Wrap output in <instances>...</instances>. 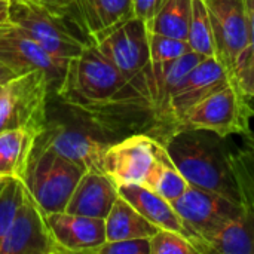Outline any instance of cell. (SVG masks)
<instances>
[{
  "mask_svg": "<svg viewBox=\"0 0 254 254\" xmlns=\"http://www.w3.org/2000/svg\"><path fill=\"white\" fill-rule=\"evenodd\" d=\"M205 55L189 52L171 63H149L107 103L86 109L107 131L144 132L162 144L173 134L168 103L176 86Z\"/></svg>",
  "mask_w": 254,
  "mask_h": 254,
  "instance_id": "cell-1",
  "label": "cell"
},
{
  "mask_svg": "<svg viewBox=\"0 0 254 254\" xmlns=\"http://www.w3.org/2000/svg\"><path fill=\"white\" fill-rule=\"evenodd\" d=\"M173 164L189 185L217 192L243 204L232 168V152L225 137L207 131L183 128L164 143Z\"/></svg>",
  "mask_w": 254,
  "mask_h": 254,
  "instance_id": "cell-2",
  "label": "cell"
},
{
  "mask_svg": "<svg viewBox=\"0 0 254 254\" xmlns=\"http://www.w3.org/2000/svg\"><path fill=\"white\" fill-rule=\"evenodd\" d=\"M127 79L119 68L92 43L70 60L55 92L64 103L86 110L113 98Z\"/></svg>",
  "mask_w": 254,
  "mask_h": 254,
  "instance_id": "cell-3",
  "label": "cell"
},
{
  "mask_svg": "<svg viewBox=\"0 0 254 254\" xmlns=\"http://www.w3.org/2000/svg\"><path fill=\"white\" fill-rule=\"evenodd\" d=\"M9 1L12 24L28 34L55 60L68 64L70 60L77 57L85 45L89 43L77 36L74 28H79V25L71 18L57 13L31 0Z\"/></svg>",
  "mask_w": 254,
  "mask_h": 254,
  "instance_id": "cell-4",
  "label": "cell"
},
{
  "mask_svg": "<svg viewBox=\"0 0 254 254\" xmlns=\"http://www.w3.org/2000/svg\"><path fill=\"white\" fill-rule=\"evenodd\" d=\"M57 82L43 70L15 76L0 92V132L24 128L40 137L46 129V103Z\"/></svg>",
  "mask_w": 254,
  "mask_h": 254,
  "instance_id": "cell-5",
  "label": "cell"
},
{
  "mask_svg": "<svg viewBox=\"0 0 254 254\" xmlns=\"http://www.w3.org/2000/svg\"><path fill=\"white\" fill-rule=\"evenodd\" d=\"M85 171L54 150L36 146L24 182L46 214L60 213L65 211Z\"/></svg>",
  "mask_w": 254,
  "mask_h": 254,
  "instance_id": "cell-6",
  "label": "cell"
},
{
  "mask_svg": "<svg viewBox=\"0 0 254 254\" xmlns=\"http://www.w3.org/2000/svg\"><path fill=\"white\" fill-rule=\"evenodd\" d=\"M171 205L188 229V238L199 252L207 237L232 219L240 217L246 207L225 195L189 185ZM201 254V253H199Z\"/></svg>",
  "mask_w": 254,
  "mask_h": 254,
  "instance_id": "cell-7",
  "label": "cell"
},
{
  "mask_svg": "<svg viewBox=\"0 0 254 254\" xmlns=\"http://www.w3.org/2000/svg\"><path fill=\"white\" fill-rule=\"evenodd\" d=\"M252 109L249 97L234 83L216 91L192 107L180 121L179 129H207L222 137L250 132Z\"/></svg>",
  "mask_w": 254,
  "mask_h": 254,
  "instance_id": "cell-8",
  "label": "cell"
},
{
  "mask_svg": "<svg viewBox=\"0 0 254 254\" xmlns=\"http://www.w3.org/2000/svg\"><path fill=\"white\" fill-rule=\"evenodd\" d=\"M162 143L144 132L129 134L107 146L101 171L119 188L122 185H143Z\"/></svg>",
  "mask_w": 254,
  "mask_h": 254,
  "instance_id": "cell-9",
  "label": "cell"
},
{
  "mask_svg": "<svg viewBox=\"0 0 254 254\" xmlns=\"http://www.w3.org/2000/svg\"><path fill=\"white\" fill-rule=\"evenodd\" d=\"M125 76L131 79L150 63L147 22L135 15L91 40Z\"/></svg>",
  "mask_w": 254,
  "mask_h": 254,
  "instance_id": "cell-10",
  "label": "cell"
},
{
  "mask_svg": "<svg viewBox=\"0 0 254 254\" xmlns=\"http://www.w3.org/2000/svg\"><path fill=\"white\" fill-rule=\"evenodd\" d=\"M213 27L214 57L234 82L235 67L249 43V19L244 0H204Z\"/></svg>",
  "mask_w": 254,
  "mask_h": 254,
  "instance_id": "cell-11",
  "label": "cell"
},
{
  "mask_svg": "<svg viewBox=\"0 0 254 254\" xmlns=\"http://www.w3.org/2000/svg\"><path fill=\"white\" fill-rule=\"evenodd\" d=\"M0 254H60L46 213L39 207L28 188L13 223L0 244Z\"/></svg>",
  "mask_w": 254,
  "mask_h": 254,
  "instance_id": "cell-12",
  "label": "cell"
},
{
  "mask_svg": "<svg viewBox=\"0 0 254 254\" xmlns=\"http://www.w3.org/2000/svg\"><path fill=\"white\" fill-rule=\"evenodd\" d=\"M229 83H234L232 77L216 57H207L195 65L176 86L170 98L167 116L173 132L179 129L182 118L192 107Z\"/></svg>",
  "mask_w": 254,
  "mask_h": 254,
  "instance_id": "cell-13",
  "label": "cell"
},
{
  "mask_svg": "<svg viewBox=\"0 0 254 254\" xmlns=\"http://www.w3.org/2000/svg\"><path fill=\"white\" fill-rule=\"evenodd\" d=\"M0 61L15 74L43 70L51 74L57 82V86L64 77L68 65L55 60L15 24L0 28Z\"/></svg>",
  "mask_w": 254,
  "mask_h": 254,
  "instance_id": "cell-14",
  "label": "cell"
},
{
  "mask_svg": "<svg viewBox=\"0 0 254 254\" xmlns=\"http://www.w3.org/2000/svg\"><path fill=\"white\" fill-rule=\"evenodd\" d=\"M109 144L110 143L101 140L100 135H94L86 129L68 125L46 127L36 143V146L51 149L83 170L100 171L103 156Z\"/></svg>",
  "mask_w": 254,
  "mask_h": 254,
  "instance_id": "cell-15",
  "label": "cell"
},
{
  "mask_svg": "<svg viewBox=\"0 0 254 254\" xmlns=\"http://www.w3.org/2000/svg\"><path fill=\"white\" fill-rule=\"evenodd\" d=\"M52 238L63 253H89L107 241L106 220L67 211L46 214Z\"/></svg>",
  "mask_w": 254,
  "mask_h": 254,
  "instance_id": "cell-16",
  "label": "cell"
},
{
  "mask_svg": "<svg viewBox=\"0 0 254 254\" xmlns=\"http://www.w3.org/2000/svg\"><path fill=\"white\" fill-rule=\"evenodd\" d=\"M118 198V186L103 171L86 170L80 177L65 211L106 219Z\"/></svg>",
  "mask_w": 254,
  "mask_h": 254,
  "instance_id": "cell-17",
  "label": "cell"
},
{
  "mask_svg": "<svg viewBox=\"0 0 254 254\" xmlns=\"http://www.w3.org/2000/svg\"><path fill=\"white\" fill-rule=\"evenodd\" d=\"M74 12L89 42L134 15L132 0H74Z\"/></svg>",
  "mask_w": 254,
  "mask_h": 254,
  "instance_id": "cell-18",
  "label": "cell"
},
{
  "mask_svg": "<svg viewBox=\"0 0 254 254\" xmlns=\"http://www.w3.org/2000/svg\"><path fill=\"white\" fill-rule=\"evenodd\" d=\"M119 196L127 199L140 214L161 229H171L188 237V229L170 201L152 192L143 185H122Z\"/></svg>",
  "mask_w": 254,
  "mask_h": 254,
  "instance_id": "cell-19",
  "label": "cell"
},
{
  "mask_svg": "<svg viewBox=\"0 0 254 254\" xmlns=\"http://www.w3.org/2000/svg\"><path fill=\"white\" fill-rule=\"evenodd\" d=\"M201 254H254V210L244 213L225 223L204 240L199 247Z\"/></svg>",
  "mask_w": 254,
  "mask_h": 254,
  "instance_id": "cell-20",
  "label": "cell"
},
{
  "mask_svg": "<svg viewBox=\"0 0 254 254\" xmlns=\"http://www.w3.org/2000/svg\"><path fill=\"white\" fill-rule=\"evenodd\" d=\"M37 138V135L24 128L0 132V177L25 180Z\"/></svg>",
  "mask_w": 254,
  "mask_h": 254,
  "instance_id": "cell-21",
  "label": "cell"
},
{
  "mask_svg": "<svg viewBox=\"0 0 254 254\" xmlns=\"http://www.w3.org/2000/svg\"><path fill=\"white\" fill-rule=\"evenodd\" d=\"M106 220L107 241L131 240V238H150L161 228L149 222L140 214L127 199L119 196L113 204Z\"/></svg>",
  "mask_w": 254,
  "mask_h": 254,
  "instance_id": "cell-22",
  "label": "cell"
},
{
  "mask_svg": "<svg viewBox=\"0 0 254 254\" xmlns=\"http://www.w3.org/2000/svg\"><path fill=\"white\" fill-rule=\"evenodd\" d=\"M143 186L171 202L188 189L189 183L173 164L165 146H162Z\"/></svg>",
  "mask_w": 254,
  "mask_h": 254,
  "instance_id": "cell-23",
  "label": "cell"
},
{
  "mask_svg": "<svg viewBox=\"0 0 254 254\" xmlns=\"http://www.w3.org/2000/svg\"><path fill=\"white\" fill-rule=\"evenodd\" d=\"M192 13V0H165L156 15L147 22L150 33L188 39Z\"/></svg>",
  "mask_w": 254,
  "mask_h": 254,
  "instance_id": "cell-24",
  "label": "cell"
},
{
  "mask_svg": "<svg viewBox=\"0 0 254 254\" xmlns=\"http://www.w3.org/2000/svg\"><path fill=\"white\" fill-rule=\"evenodd\" d=\"M186 40L193 52L205 57H214L213 27L208 7L204 0H192V13Z\"/></svg>",
  "mask_w": 254,
  "mask_h": 254,
  "instance_id": "cell-25",
  "label": "cell"
},
{
  "mask_svg": "<svg viewBox=\"0 0 254 254\" xmlns=\"http://www.w3.org/2000/svg\"><path fill=\"white\" fill-rule=\"evenodd\" d=\"M25 189V182L16 177H4L0 183V244L13 223Z\"/></svg>",
  "mask_w": 254,
  "mask_h": 254,
  "instance_id": "cell-26",
  "label": "cell"
},
{
  "mask_svg": "<svg viewBox=\"0 0 254 254\" xmlns=\"http://www.w3.org/2000/svg\"><path fill=\"white\" fill-rule=\"evenodd\" d=\"M244 4L249 19V43L235 67L234 85L249 98H254V0H244Z\"/></svg>",
  "mask_w": 254,
  "mask_h": 254,
  "instance_id": "cell-27",
  "label": "cell"
},
{
  "mask_svg": "<svg viewBox=\"0 0 254 254\" xmlns=\"http://www.w3.org/2000/svg\"><path fill=\"white\" fill-rule=\"evenodd\" d=\"M149 46H150V63H171L183 55L192 52L188 40L150 33L149 31Z\"/></svg>",
  "mask_w": 254,
  "mask_h": 254,
  "instance_id": "cell-28",
  "label": "cell"
},
{
  "mask_svg": "<svg viewBox=\"0 0 254 254\" xmlns=\"http://www.w3.org/2000/svg\"><path fill=\"white\" fill-rule=\"evenodd\" d=\"M150 254H199V252L183 234L159 229L150 237Z\"/></svg>",
  "mask_w": 254,
  "mask_h": 254,
  "instance_id": "cell-29",
  "label": "cell"
},
{
  "mask_svg": "<svg viewBox=\"0 0 254 254\" xmlns=\"http://www.w3.org/2000/svg\"><path fill=\"white\" fill-rule=\"evenodd\" d=\"M94 254H150V238L106 241Z\"/></svg>",
  "mask_w": 254,
  "mask_h": 254,
  "instance_id": "cell-30",
  "label": "cell"
},
{
  "mask_svg": "<svg viewBox=\"0 0 254 254\" xmlns=\"http://www.w3.org/2000/svg\"><path fill=\"white\" fill-rule=\"evenodd\" d=\"M31 1H34L37 4H42V6H45V7L57 12V13L68 16L79 25L77 16H76V12H74V0H31ZM79 28H80V25H79Z\"/></svg>",
  "mask_w": 254,
  "mask_h": 254,
  "instance_id": "cell-31",
  "label": "cell"
},
{
  "mask_svg": "<svg viewBox=\"0 0 254 254\" xmlns=\"http://www.w3.org/2000/svg\"><path fill=\"white\" fill-rule=\"evenodd\" d=\"M164 3L165 0H132V12L135 16L149 22Z\"/></svg>",
  "mask_w": 254,
  "mask_h": 254,
  "instance_id": "cell-32",
  "label": "cell"
},
{
  "mask_svg": "<svg viewBox=\"0 0 254 254\" xmlns=\"http://www.w3.org/2000/svg\"><path fill=\"white\" fill-rule=\"evenodd\" d=\"M10 1L9 0H0V28L10 25Z\"/></svg>",
  "mask_w": 254,
  "mask_h": 254,
  "instance_id": "cell-33",
  "label": "cell"
},
{
  "mask_svg": "<svg viewBox=\"0 0 254 254\" xmlns=\"http://www.w3.org/2000/svg\"><path fill=\"white\" fill-rule=\"evenodd\" d=\"M15 76H18V74H15L7 65H4L1 61H0V85H6L9 80H12Z\"/></svg>",
  "mask_w": 254,
  "mask_h": 254,
  "instance_id": "cell-34",
  "label": "cell"
},
{
  "mask_svg": "<svg viewBox=\"0 0 254 254\" xmlns=\"http://www.w3.org/2000/svg\"><path fill=\"white\" fill-rule=\"evenodd\" d=\"M244 205H246L247 208L254 210V177L253 180L250 182L247 190H246V195H244Z\"/></svg>",
  "mask_w": 254,
  "mask_h": 254,
  "instance_id": "cell-35",
  "label": "cell"
},
{
  "mask_svg": "<svg viewBox=\"0 0 254 254\" xmlns=\"http://www.w3.org/2000/svg\"><path fill=\"white\" fill-rule=\"evenodd\" d=\"M250 146H252V147L254 149V138H253V141H252V144H250Z\"/></svg>",
  "mask_w": 254,
  "mask_h": 254,
  "instance_id": "cell-36",
  "label": "cell"
},
{
  "mask_svg": "<svg viewBox=\"0 0 254 254\" xmlns=\"http://www.w3.org/2000/svg\"><path fill=\"white\" fill-rule=\"evenodd\" d=\"M1 88H3V85H0V92H1Z\"/></svg>",
  "mask_w": 254,
  "mask_h": 254,
  "instance_id": "cell-37",
  "label": "cell"
},
{
  "mask_svg": "<svg viewBox=\"0 0 254 254\" xmlns=\"http://www.w3.org/2000/svg\"><path fill=\"white\" fill-rule=\"evenodd\" d=\"M3 179H4V177H0V183H1V180H3Z\"/></svg>",
  "mask_w": 254,
  "mask_h": 254,
  "instance_id": "cell-38",
  "label": "cell"
}]
</instances>
